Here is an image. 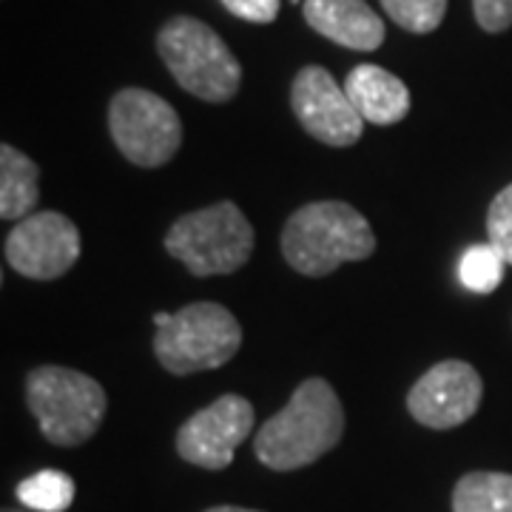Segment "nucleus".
Instances as JSON below:
<instances>
[{
	"mask_svg": "<svg viewBox=\"0 0 512 512\" xmlns=\"http://www.w3.org/2000/svg\"><path fill=\"white\" fill-rule=\"evenodd\" d=\"M345 433V407L330 382L313 376L293 390L291 402L256 430V458L276 473L308 467L330 453Z\"/></svg>",
	"mask_w": 512,
	"mask_h": 512,
	"instance_id": "obj_1",
	"label": "nucleus"
},
{
	"mask_svg": "<svg viewBox=\"0 0 512 512\" xmlns=\"http://www.w3.org/2000/svg\"><path fill=\"white\" fill-rule=\"evenodd\" d=\"M282 256L296 274L328 276L345 262L376 251V234L362 211L342 200H319L293 211L282 228Z\"/></svg>",
	"mask_w": 512,
	"mask_h": 512,
	"instance_id": "obj_2",
	"label": "nucleus"
},
{
	"mask_svg": "<svg viewBox=\"0 0 512 512\" xmlns=\"http://www.w3.org/2000/svg\"><path fill=\"white\" fill-rule=\"evenodd\" d=\"M26 404L40 433L57 447H80L106 419V390L89 373L40 365L26 376Z\"/></svg>",
	"mask_w": 512,
	"mask_h": 512,
	"instance_id": "obj_3",
	"label": "nucleus"
},
{
	"mask_svg": "<svg viewBox=\"0 0 512 512\" xmlns=\"http://www.w3.org/2000/svg\"><path fill=\"white\" fill-rule=\"evenodd\" d=\"M157 52L165 69L185 92L205 103H228L239 92L242 66L208 23L177 15L157 35Z\"/></svg>",
	"mask_w": 512,
	"mask_h": 512,
	"instance_id": "obj_4",
	"label": "nucleus"
},
{
	"mask_svg": "<svg viewBox=\"0 0 512 512\" xmlns=\"http://www.w3.org/2000/svg\"><path fill=\"white\" fill-rule=\"evenodd\" d=\"M254 242V225L237 202L222 200L174 222L165 234V251L180 259L188 274L225 276L251 259Z\"/></svg>",
	"mask_w": 512,
	"mask_h": 512,
	"instance_id": "obj_5",
	"label": "nucleus"
},
{
	"mask_svg": "<svg viewBox=\"0 0 512 512\" xmlns=\"http://www.w3.org/2000/svg\"><path fill=\"white\" fill-rule=\"evenodd\" d=\"M154 356L174 376L228 365L242 348L239 319L220 302H191L154 328Z\"/></svg>",
	"mask_w": 512,
	"mask_h": 512,
	"instance_id": "obj_6",
	"label": "nucleus"
},
{
	"mask_svg": "<svg viewBox=\"0 0 512 512\" xmlns=\"http://www.w3.org/2000/svg\"><path fill=\"white\" fill-rule=\"evenodd\" d=\"M109 131L117 151L140 168H160L183 146V120L148 89H120L109 103Z\"/></svg>",
	"mask_w": 512,
	"mask_h": 512,
	"instance_id": "obj_7",
	"label": "nucleus"
},
{
	"mask_svg": "<svg viewBox=\"0 0 512 512\" xmlns=\"http://www.w3.org/2000/svg\"><path fill=\"white\" fill-rule=\"evenodd\" d=\"M80 228L60 211H35L6 237V265L26 279L49 282L69 274L80 259Z\"/></svg>",
	"mask_w": 512,
	"mask_h": 512,
	"instance_id": "obj_8",
	"label": "nucleus"
},
{
	"mask_svg": "<svg viewBox=\"0 0 512 512\" xmlns=\"http://www.w3.org/2000/svg\"><path fill=\"white\" fill-rule=\"evenodd\" d=\"M291 106L302 128L325 146H356L365 134V120L350 103L345 86L322 66L299 69L291 83Z\"/></svg>",
	"mask_w": 512,
	"mask_h": 512,
	"instance_id": "obj_9",
	"label": "nucleus"
},
{
	"mask_svg": "<svg viewBox=\"0 0 512 512\" xmlns=\"http://www.w3.org/2000/svg\"><path fill=\"white\" fill-rule=\"evenodd\" d=\"M254 421V404L239 393H225L177 430V453L202 470H225L239 444L251 436Z\"/></svg>",
	"mask_w": 512,
	"mask_h": 512,
	"instance_id": "obj_10",
	"label": "nucleus"
},
{
	"mask_svg": "<svg viewBox=\"0 0 512 512\" xmlns=\"http://www.w3.org/2000/svg\"><path fill=\"white\" fill-rule=\"evenodd\" d=\"M481 396L484 382L476 367L461 359H444L410 387L407 410L430 430H453L476 416Z\"/></svg>",
	"mask_w": 512,
	"mask_h": 512,
	"instance_id": "obj_11",
	"label": "nucleus"
},
{
	"mask_svg": "<svg viewBox=\"0 0 512 512\" xmlns=\"http://www.w3.org/2000/svg\"><path fill=\"white\" fill-rule=\"evenodd\" d=\"M302 15L313 32L353 52H376L384 43V20L365 0H305Z\"/></svg>",
	"mask_w": 512,
	"mask_h": 512,
	"instance_id": "obj_12",
	"label": "nucleus"
},
{
	"mask_svg": "<svg viewBox=\"0 0 512 512\" xmlns=\"http://www.w3.org/2000/svg\"><path fill=\"white\" fill-rule=\"evenodd\" d=\"M345 92L362 120L373 126H396L410 111V89L404 86V80L373 63L350 69Z\"/></svg>",
	"mask_w": 512,
	"mask_h": 512,
	"instance_id": "obj_13",
	"label": "nucleus"
},
{
	"mask_svg": "<svg viewBox=\"0 0 512 512\" xmlns=\"http://www.w3.org/2000/svg\"><path fill=\"white\" fill-rule=\"evenodd\" d=\"M40 168L20 148L0 146V217L6 222L26 220L40 197Z\"/></svg>",
	"mask_w": 512,
	"mask_h": 512,
	"instance_id": "obj_14",
	"label": "nucleus"
},
{
	"mask_svg": "<svg viewBox=\"0 0 512 512\" xmlns=\"http://www.w3.org/2000/svg\"><path fill=\"white\" fill-rule=\"evenodd\" d=\"M453 512H512L510 473H467L453 490Z\"/></svg>",
	"mask_w": 512,
	"mask_h": 512,
	"instance_id": "obj_15",
	"label": "nucleus"
},
{
	"mask_svg": "<svg viewBox=\"0 0 512 512\" xmlns=\"http://www.w3.org/2000/svg\"><path fill=\"white\" fill-rule=\"evenodd\" d=\"M74 481L63 470H40L18 484V501L35 512H63L72 507Z\"/></svg>",
	"mask_w": 512,
	"mask_h": 512,
	"instance_id": "obj_16",
	"label": "nucleus"
},
{
	"mask_svg": "<svg viewBox=\"0 0 512 512\" xmlns=\"http://www.w3.org/2000/svg\"><path fill=\"white\" fill-rule=\"evenodd\" d=\"M504 268H507V259L501 256L493 242L470 245L458 262V279L467 291L493 293L504 279Z\"/></svg>",
	"mask_w": 512,
	"mask_h": 512,
	"instance_id": "obj_17",
	"label": "nucleus"
},
{
	"mask_svg": "<svg viewBox=\"0 0 512 512\" xmlns=\"http://www.w3.org/2000/svg\"><path fill=\"white\" fill-rule=\"evenodd\" d=\"M382 9L404 32L427 35L441 26L447 15V0H382Z\"/></svg>",
	"mask_w": 512,
	"mask_h": 512,
	"instance_id": "obj_18",
	"label": "nucleus"
},
{
	"mask_svg": "<svg viewBox=\"0 0 512 512\" xmlns=\"http://www.w3.org/2000/svg\"><path fill=\"white\" fill-rule=\"evenodd\" d=\"M487 234H490V242L501 251V256L507 259V265H512V185L501 188L495 194V200L490 202Z\"/></svg>",
	"mask_w": 512,
	"mask_h": 512,
	"instance_id": "obj_19",
	"label": "nucleus"
},
{
	"mask_svg": "<svg viewBox=\"0 0 512 512\" xmlns=\"http://www.w3.org/2000/svg\"><path fill=\"white\" fill-rule=\"evenodd\" d=\"M478 26L484 32H504L512 26V0H473Z\"/></svg>",
	"mask_w": 512,
	"mask_h": 512,
	"instance_id": "obj_20",
	"label": "nucleus"
},
{
	"mask_svg": "<svg viewBox=\"0 0 512 512\" xmlns=\"http://www.w3.org/2000/svg\"><path fill=\"white\" fill-rule=\"evenodd\" d=\"M222 6L239 20L248 23H274L282 0H222Z\"/></svg>",
	"mask_w": 512,
	"mask_h": 512,
	"instance_id": "obj_21",
	"label": "nucleus"
},
{
	"mask_svg": "<svg viewBox=\"0 0 512 512\" xmlns=\"http://www.w3.org/2000/svg\"><path fill=\"white\" fill-rule=\"evenodd\" d=\"M205 512H259V510H245V507H211V510H205Z\"/></svg>",
	"mask_w": 512,
	"mask_h": 512,
	"instance_id": "obj_22",
	"label": "nucleus"
},
{
	"mask_svg": "<svg viewBox=\"0 0 512 512\" xmlns=\"http://www.w3.org/2000/svg\"><path fill=\"white\" fill-rule=\"evenodd\" d=\"M3 512H23V510H12V507H6V510H3Z\"/></svg>",
	"mask_w": 512,
	"mask_h": 512,
	"instance_id": "obj_23",
	"label": "nucleus"
}]
</instances>
